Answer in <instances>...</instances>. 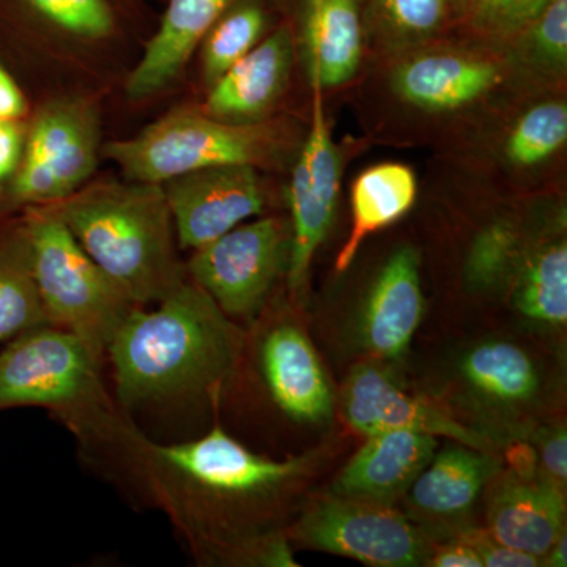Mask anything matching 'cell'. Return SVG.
I'll return each instance as SVG.
<instances>
[{
    "mask_svg": "<svg viewBox=\"0 0 567 567\" xmlns=\"http://www.w3.org/2000/svg\"><path fill=\"white\" fill-rule=\"evenodd\" d=\"M78 453L134 509L162 513L196 565H293L274 520L311 457L265 456L219 423L186 442H155L121 410Z\"/></svg>",
    "mask_w": 567,
    "mask_h": 567,
    "instance_id": "1",
    "label": "cell"
},
{
    "mask_svg": "<svg viewBox=\"0 0 567 567\" xmlns=\"http://www.w3.org/2000/svg\"><path fill=\"white\" fill-rule=\"evenodd\" d=\"M246 330L189 279L136 306L104 357L112 398L148 439L186 442L218 423Z\"/></svg>",
    "mask_w": 567,
    "mask_h": 567,
    "instance_id": "2",
    "label": "cell"
},
{
    "mask_svg": "<svg viewBox=\"0 0 567 567\" xmlns=\"http://www.w3.org/2000/svg\"><path fill=\"white\" fill-rule=\"evenodd\" d=\"M47 207L134 305L158 303L188 279L159 183H93Z\"/></svg>",
    "mask_w": 567,
    "mask_h": 567,
    "instance_id": "3",
    "label": "cell"
},
{
    "mask_svg": "<svg viewBox=\"0 0 567 567\" xmlns=\"http://www.w3.org/2000/svg\"><path fill=\"white\" fill-rule=\"evenodd\" d=\"M21 406L47 410L76 442L117 410L103 361L52 324L11 339L0 352V412Z\"/></svg>",
    "mask_w": 567,
    "mask_h": 567,
    "instance_id": "4",
    "label": "cell"
},
{
    "mask_svg": "<svg viewBox=\"0 0 567 567\" xmlns=\"http://www.w3.org/2000/svg\"><path fill=\"white\" fill-rule=\"evenodd\" d=\"M21 223L48 322L76 336L104 363L112 338L136 305L50 207L25 208Z\"/></svg>",
    "mask_w": 567,
    "mask_h": 567,
    "instance_id": "5",
    "label": "cell"
},
{
    "mask_svg": "<svg viewBox=\"0 0 567 567\" xmlns=\"http://www.w3.org/2000/svg\"><path fill=\"white\" fill-rule=\"evenodd\" d=\"M279 148L278 128L268 123H229L203 111L178 110L130 140L107 142L103 155L117 164L125 181L163 185L207 167L265 166Z\"/></svg>",
    "mask_w": 567,
    "mask_h": 567,
    "instance_id": "6",
    "label": "cell"
},
{
    "mask_svg": "<svg viewBox=\"0 0 567 567\" xmlns=\"http://www.w3.org/2000/svg\"><path fill=\"white\" fill-rule=\"evenodd\" d=\"M100 118L91 102L76 96L52 100L25 128L18 173L6 208L47 207L87 185L99 166Z\"/></svg>",
    "mask_w": 567,
    "mask_h": 567,
    "instance_id": "7",
    "label": "cell"
},
{
    "mask_svg": "<svg viewBox=\"0 0 567 567\" xmlns=\"http://www.w3.org/2000/svg\"><path fill=\"white\" fill-rule=\"evenodd\" d=\"M289 257V224L265 216L194 249L185 260L186 278L210 295L224 315L246 328L274 300Z\"/></svg>",
    "mask_w": 567,
    "mask_h": 567,
    "instance_id": "8",
    "label": "cell"
},
{
    "mask_svg": "<svg viewBox=\"0 0 567 567\" xmlns=\"http://www.w3.org/2000/svg\"><path fill=\"white\" fill-rule=\"evenodd\" d=\"M235 371L251 377L268 409L295 424H319L333 413V393L311 339L292 317L271 311L245 328Z\"/></svg>",
    "mask_w": 567,
    "mask_h": 567,
    "instance_id": "9",
    "label": "cell"
},
{
    "mask_svg": "<svg viewBox=\"0 0 567 567\" xmlns=\"http://www.w3.org/2000/svg\"><path fill=\"white\" fill-rule=\"evenodd\" d=\"M286 536L375 567L425 566L432 554L423 533L393 506L334 494L312 503Z\"/></svg>",
    "mask_w": 567,
    "mask_h": 567,
    "instance_id": "10",
    "label": "cell"
},
{
    "mask_svg": "<svg viewBox=\"0 0 567 567\" xmlns=\"http://www.w3.org/2000/svg\"><path fill=\"white\" fill-rule=\"evenodd\" d=\"M339 183L341 162L324 121L322 89H315L311 130L289 186L292 224L286 278L293 306L303 303L312 259L333 224Z\"/></svg>",
    "mask_w": 567,
    "mask_h": 567,
    "instance_id": "11",
    "label": "cell"
},
{
    "mask_svg": "<svg viewBox=\"0 0 567 567\" xmlns=\"http://www.w3.org/2000/svg\"><path fill=\"white\" fill-rule=\"evenodd\" d=\"M181 251L212 244L248 219L262 216L267 196L257 167H207L163 183Z\"/></svg>",
    "mask_w": 567,
    "mask_h": 567,
    "instance_id": "12",
    "label": "cell"
},
{
    "mask_svg": "<svg viewBox=\"0 0 567 567\" xmlns=\"http://www.w3.org/2000/svg\"><path fill=\"white\" fill-rule=\"evenodd\" d=\"M342 415L354 431L364 435L385 431H415L447 436L475 450H487L488 439L466 427L443 410L410 395L385 369L358 364L342 390Z\"/></svg>",
    "mask_w": 567,
    "mask_h": 567,
    "instance_id": "13",
    "label": "cell"
},
{
    "mask_svg": "<svg viewBox=\"0 0 567 567\" xmlns=\"http://www.w3.org/2000/svg\"><path fill=\"white\" fill-rule=\"evenodd\" d=\"M292 55V32L282 25L213 82L203 112L223 122H262L286 91Z\"/></svg>",
    "mask_w": 567,
    "mask_h": 567,
    "instance_id": "14",
    "label": "cell"
},
{
    "mask_svg": "<svg viewBox=\"0 0 567 567\" xmlns=\"http://www.w3.org/2000/svg\"><path fill=\"white\" fill-rule=\"evenodd\" d=\"M434 435L385 431L368 435L333 484V494L393 506L409 494L416 477L435 456Z\"/></svg>",
    "mask_w": 567,
    "mask_h": 567,
    "instance_id": "15",
    "label": "cell"
},
{
    "mask_svg": "<svg viewBox=\"0 0 567 567\" xmlns=\"http://www.w3.org/2000/svg\"><path fill=\"white\" fill-rule=\"evenodd\" d=\"M423 315L420 257L413 248L398 249L365 298L360 322L364 349L377 358L398 360L409 349Z\"/></svg>",
    "mask_w": 567,
    "mask_h": 567,
    "instance_id": "16",
    "label": "cell"
},
{
    "mask_svg": "<svg viewBox=\"0 0 567 567\" xmlns=\"http://www.w3.org/2000/svg\"><path fill=\"white\" fill-rule=\"evenodd\" d=\"M238 0H166L158 28L126 80V96L147 100L185 70L205 33Z\"/></svg>",
    "mask_w": 567,
    "mask_h": 567,
    "instance_id": "17",
    "label": "cell"
},
{
    "mask_svg": "<svg viewBox=\"0 0 567 567\" xmlns=\"http://www.w3.org/2000/svg\"><path fill=\"white\" fill-rule=\"evenodd\" d=\"M565 494L546 476L507 477L488 507V535L539 558L565 532Z\"/></svg>",
    "mask_w": 567,
    "mask_h": 567,
    "instance_id": "18",
    "label": "cell"
},
{
    "mask_svg": "<svg viewBox=\"0 0 567 567\" xmlns=\"http://www.w3.org/2000/svg\"><path fill=\"white\" fill-rule=\"evenodd\" d=\"M133 0H0V20L81 44H102L122 32Z\"/></svg>",
    "mask_w": 567,
    "mask_h": 567,
    "instance_id": "19",
    "label": "cell"
},
{
    "mask_svg": "<svg viewBox=\"0 0 567 567\" xmlns=\"http://www.w3.org/2000/svg\"><path fill=\"white\" fill-rule=\"evenodd\" d=\"M498 81L494 63L450 54L417 58L402 66L395 78L406 102L431 111L465 106L486 95Z\"/></svg>",
    "mask_w": 567,
    "mask_h": 567,
    "instance_id": "20",
    "label": "cell"
},
{
    "mask_svg": "<svg viewBox=\"0 0 567 567\" xmlns=\"http://www.w3.org/2000/svg\"><path fill=\"white\" fill-rule=\"evenodd\" d=\"M496 470L494 457L456 443L432 457L410 487V499L425 516H462L475 505Z\"/></svg>",
    "mask_w": 567,
    "mask_h": 567,
    "instance_id": "21",
    "label": "cell"
},
{
    "mask_svg": "<svg viewBox=\"0 0 567 567\" xmlns=\"http://www.w3.org/2000/svg\"><path fill=\"white\" fill-rule=\"evenodd\" d=\"M416 177L399 163L379 164L364 171L352 186V230L347 237L336 271L349 270L369 235L401 219L416 199Z\"/></svg>",
    "mask_w": 567,
    "mask_h": 567,
    "instance_id": "22",
    "label": "cell"
},
{
    "mask_svg": "<svg viewBox=\"0 0 567 567\" xmlns=\"http://www.w3.org/2000/svg\"><path fill=\"white\" fill-rule=\"evenodd\" d=\"M50 324L33 278L21 218L0 226V341Z\"/></svg>",
    "mask_w": 567,
    "mask_h": 567,
    "instance_id": "23",
    "label": "cell"
},
{
    "mask_svg": "<svg viewBox=\"0 0 567 567\" xmlns=\"http://www.w3.org/2000/svg\"><path fill=\"white\" fill-rule=\"evenodd\" d=\"M462 375L477 393L503 404H525L539 390L535 363L513 342L488 341L473 347L462 360Z\"/></svg>",
    "mask_w": 567,
    "mask_h": 567,
    "instance_id": "24",
    "label": "cell"
},
{
    "mask_svg": "<svg viewBox=\"0 0 567 567\" xmlns=\"http://www.w3.org/2000/svg\"><path fill=\"white\" fill-rule=\"evenodd\" d=\"M271 2L238 0L205 33L197 50L208 87L264 40L270 25Z\"/></svg>",
    "mask_w": 567,
    "mask_h": 567,
    "instance_id": "25",
    "label": "cell"
},
{
    "mask_svg": "<svg viewBox=\"0 0 567 567\" xmlns=\"http://www.w3.org/2000/svg\"><path fill=\"white\" fill-rule=\"evenodd\" d=\"M514 305L537 323L561 327L567 322V246L558 241L529 257L518 275Z\"/></svg>",
    "mask_w": 567,
    "mask_h": 567,
    "instance_id": "26",
    "label": "cell"
},
{
    "mask_svg": "<svg viewBox=\"0 0 567 567\" xmlns=\"http://www.w3.org/2000/svg\"><path fill=\"white\" fill-rule=\"evenodd\" d=\"M567 140V106L547 102L522 115L506 142V156L517 166L546 162Z\"/></svg>",
    "mask_w": 567,
    "mask_h": 567,
    "instance_id": "27",
    "label": "cell"
},
{
    "mask_svg": "<svg viewBox=\"0 0 567 567\" xmlns=\"http://www.w3.org/2000/svg\"><path fill=\"white\" fill-rule=\"evenodd\" d=\"M520 249V234L513 224H491L477 234L466 257V284L475 290L498 286L517 268Z\"/></svg>",
    "mask_w": 567,
    "mask_h": 567,
    "instance_id": "28",
    "label": "cell"
},
{
    "mask_svg": "<svg viewBox=\"0 0 567 567\" xmlns=\"http://www.w3.org/2000/svg\"><path fill=\"white\" fill-rule=\"evenodd\" d=\"M470 24L477 32L495 39L517 35L554 0H466Z\"/></svg>",
    "mask_w": 567,
    "mask_h": 567,
    "instance_id": "29",
    "label": "cell"
},
{
    "mask_svg": "<svg viewBox=\"0 0 567 567\" xmlns=\"http://www.w3.org/2000/svg\"><path fill=\"white\" fill-rule=\"evenodd\" d=\"M525 31L540 59L565 69L567 62V0H554Z\"/></svg>",
    "mask_w": 567,
    "mask_h": 567,
    "instance_id": "30",
    "label": "cell"
},
{
    "mask_svg": "<svg viewBox=\"0 0 567 567\" xmlns=\"http://www.w3.org/2000/svg\"><path fill=\"white\" fill-rule=\"evenodd\" d=\"M375 3L394 28L415 35L436 31L447 14V0H375Z\"/></svg>",
    "mask_w": 567,
    "mask_h": 567,
    "instance_id": "31",
    "label": "cell"
},
{
    "mask_svg": "<svg viewBox=\"0 0 567 567\" xmlns=\"http://www.w3.org/2000/svg\"><path fill=\"white\" fill-rule=\"evenodd\" d=\"M24 137L22 122H0V210L6 208L7 194L20 167Z\"/></svg>",
    "mask_w": 567,
    "mask_h": 567,
    "instance_id": "32",
    "label": "cell"
},
{
    "mask_svg": "<svg viewBox=\"0 0 567 567\" xmlns=\"http://www.w3.org/2000/svg\"><path fill=\"white\" fill-rule=\"evenodd\" d=\"M470 540L477 555H480L483 566L486 567H536L543 565V558L527 551L516 550L503 546L494 537L484 532H468L464 535Z\"/></svg>",
    "mask_w": 567,
    "mask_h": 567,
    "instance_id": "33",
    "label": "cell"
},
{
    "mask_svg": "<svg viewBox=\"0 0 567 567\" xmlns=\"http://www.w3.org/2000/svg\"><path fill=\"white\" fill-rule=\"evenodd\" d=\"M540 464L548 480L565 488L567 480V435L565 427L555 429L540 442Z\"/></svg>",
    "mask_w": 567,
    "mask_h": 567,
    "instance_id": "34",
    "label": "cell"
},
{
    "mask_svg": "<svg viewBox=\"0 0 567 567\" xmlns=\"http://www.w3.org/2000/svg\"><path fill=\"white\" fill-rule=\"evenodd\" d=\"M425 566L434 567H484L475 547L464 535L451 540L446 546L432 551Z\"/></svg>",
    "mask_w": 567,
    "mask_h": 567,
    "instance_id": "35",
    "label": "cell"
},
{
    "mask_svg": "<svg viewBox=\"0 0 567 567\" xmlns=\"http://www.w3.org/2000/svg\"><path fill=\"white\" fill-rule=\"evenodd\" d=\"M29 104L20 85L0 62V122H22Z\"/></svg>",
    "mask_w": 567,
    "mask_h": 567,
    "instance_id": "36",
    "label": "cell"
},
{
    "mask_svg": "<svg viewBox=\"0 0 567 567\" xmlns=\"http://www.w3.org/2000/svg\"><path fill=\"white\" fill-rule=\"evenodd\" d=\"M506 457L511 466H513L514 476L528 480V477L537 475V453L535 447L525 445V443H518V445L507 451Z\"/></svg>",
    "mask_w": 567,
    "mask_h": 567,
    "instance_id": "37",
    "label": "cell"
},
{
    "mask_svg": "<svg viewBox=\"0 0 567 567\" xmlns=\"http://www.w3.org/2000/svg\"><path fill=\"white\" fill-rule=\"evenodd\" d=\"M544 565L550 567H566L567 566V535L566 529L555 540L554 546L547 551L546 557L543 558Z\"/></svg>",
    "mask_w": 567,
    "mask_h": 567,
    "instance_id": "38",
    "label": "cell"
},
{
    "mask_svg": "<svg viewBox=\"0 0 567 567\" xmlns=\"http://www.w3.org/2000/svg\"><path fill=\"white\" fill-rule=\"evenodd\" d=\"M133 2H137V0H133Z\"/></svg>",
    "mask_w": 567,
    "mask_h": 567,
    "instance_id": "39",
    "label": "cell"
}]
</instances>
